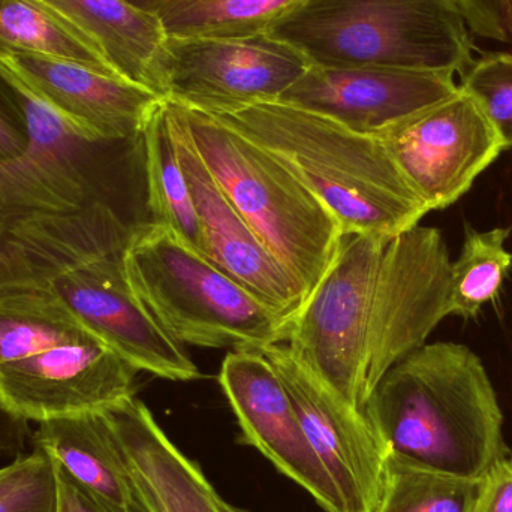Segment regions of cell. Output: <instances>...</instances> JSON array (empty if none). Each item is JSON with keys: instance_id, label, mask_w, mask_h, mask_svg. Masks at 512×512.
Listing matches in <instances>:
<instances>
[{"instance_id": "obj_10", "label": "cell", "mask_w": 512, "mask_h": 512, "mask_svg": "<svg viewBox=\"0 0 512 512\" xmlns=\"http://www.w3.org/2000/svg\"><path fill=\"white\" fill-rule=\"evenodd\" d=\"M259 352L282 379L310 444L339 490L345 512H376L388 447L366 411L346 402L285 342Z\"/></svg>"}, {"instance_id": "obj_1", "label": "cell", "mask_w": 512, "mask_h": 512, "mask_svg": "<svg viewBox=\"0 0 512 512\" xmlns=\"http://www.w3.org/2000/svg\"><path fill=\"white\" fill-rule=\"evenodd\" d=\"M29 134L0 162V286H47L105 256L122 255L153 225L143 135L93 137L57 113L0 60Z\"/></svg>"}, {"instance_id": "obj_8", "label": "cell", "mask_w": 512, "mask_h": 512, "mask_svg": "<svg viewBox=\"0 0 512 512\" xmlns=\"http://www.w3.org/2000/svg\"><path fill=\"white\" fill-rule=\"evenodd\" d=\"M309 68L268 33L251 38H167L159 63L162 96L203 113L279 101Z\"/></svg>"}, {"instance_id": "obj_6", "label": "cell", "mask_w": 512, "mask_h": 512, "mask_svg": "<svg viewBox=\"0 0 512 512\" xmlns=\"http://www.w3.org/2000/svg\"><path fill=\"white\" fill-rule=\"evenodd\" d=\"M176 105L228 200L307 297L345 236L339 222L273 153L210 114Z\"/></svg>"}, {"instance_id": "obj_4", "label": "cell", "mask_w": 512, "mask_h": 512, "mask_svg": "<svg viewBox=\"0 0 512 512\" xmlns=\"http://www.w3.org/2000/svg\"><path fill=\"white\" fill-rule=\"evenodd\" d=\"M210 116L273 153L324 204L345 236H397L429 213L379 138L282 101Z\"/></svg>"}, {"instance_id": "obj_18", "label": "cell", "mask_w": 512, "mask_h": 512, "mask_svg": "<svg viewBox=\"0 0 512 512\" xmlns=\"http://www.w3.org/2000/svg\"><path fill=\"white\" fill-rule=\"evenodd\" d=\"M32 441L111 511L143 512L104 412L42 421Z\"/></svg>"}, {"instance_id": "obj_19", "label": "cell", "mask_w": 512, "mask_h": 512, "mask_svg": "<svg viewBox=\"0 0 512 512\" xmlns=\"http://www.w3.org/2000/svg\"><path fill=\"white\" fill-rule=\"evenodd\" d=\"M44 2L92 38L120 77L162 96L159 63L167 35L158 15L129 0Z\"/></svg>"}, {"instance_id": "obj_33", "label": "cell", "mask_w": 512, "mask_h": 512, "mask_svg": "<svg viewBox=\"0 0 512 512\" xmlns=\"http://www.w3.org/2000/svg\"><path fill=\"white\" fill-rule=\"evenodd\" d=\"M129 2H131L132 5L138 6V8L144 9V11L153 12V14H155L156 9L164 5V3H167L168 0H129Z\"/></svg>"}, {"instance_id": "obj_16", "label": "cell", "mask_w": 512, "mask_h": 512, "mask_svg": "<svg viewBox=\"0 0 512 512\" xmlns=\"http://www.w3.org/2000/svg\"><path fill=\"white\" fill-rule=\"evenodd\" d=\"M0 60L57 113L104 140L140 137L165 101L147 87L72 60L42 54Z\"/></svg>"}, {"instance_id": "obj_14", "label": "cell", "mask_w": 512, "mask_h": 512, "mask_svg": "<svg viewBox=\"0 0 512 512\" xmlns=\"http://www.w3.org/2000/svg\"><path fill=\"white\" fill-rule=\"evenodd\" d=\"M122 255L87 262L53 286L99 339L140 372L168 381L200 379V369L185 346L165 333L132 291Z\"/></svg>"}, {"instance_id": "obj_32", "label": "cell", "mask_w": 512, "mask_h": 512, "mask_svg": "<svg viewBox=\"0 0 512 512\" xmlns=\"http://www.w3.org/2000/svg\"><path fill=\"white\" fill-rule=\"evenodd\" d=\"M29 423L17 420L0 409V456L18 457L26 450Z\"/></svg>"}, {"instance_id": "obj_20", "label": "cell", "mask_w": 512, "mask_h": 512, "mask_svg": "<svg viewBox=\"0 0 512 512\" xmlns=\"http://www.w3.org/2000/svg\"><path fill=\"white\" fill-rule=\"evenodd\" d=\"M98 337L53 285L0 286V364Z\"/></svg>"}, {"instance_id": "obj_13", "label": "cell", "mask_w": 512, "mask_h": 512, "mask_svg": "<svg viewBox=\"0 0 512 512\" xmlns=\"http://www.w3.org/2000/svg\"><path fill=\"white\" fill-rule=\"evenodd\" d=\"M457 92L448 72L309 65L279 101L379 138Z\"/></svg>"}, {"instance_id": "obj_9", "label": "cell", "mask_w": 512, "mask_h": 512, "mask_svg": "<svg viewBox=\"0 0 512 512\" xmlns=\"http://www.w3.org/2000/svg\"><path fill=\"white\" fill-rule=\"evenodd\" d=\"M379 140L429 212L457 203L505 150L492 123L460 87Z\"/></svg>"}, {"instance_id": "obj_23", "label": "cell", "mask_w": 512, "mask_h": 512, "mask_svg": "<svg viewBox=\"0 0 512 512\" xmlns=\"http://www.w3.org/2000/svg\"><path fill=\"white\" fill-rule=\"evenodd\" d=\"M301 0H168L156 9L167 38H251Z\"/></svg>"}, {"instance_id": "obj_15", "label": "cell", "mask_w": 512, "mask_h": 512, "mask_svg": "<svg viewBox=\"0 0 512 512\" xmlns=\"http://www.w3.org/2000/svg\"><path fill=\"white\" fill-rule=\"evenodd\" d=\"M167 105L180 161L200 219L204 256L285 319L289 327L306 298L303 289L267 251L228 200L198 155L177 105L171 101Z\"/></svg>"}, {"instance_id": "obj_25", "label": "cell", "mask_w": 512, "mask_h": 512, "mask_svg": "<svg viewBox=\"0 0 512 512\" xmlns=\"http://www.w3.org/2000/svg\"><path fill=\"white\" fill-rule=\"evenodd\" d=\"M478 484L388 450L376 512H466Z\"/></svg>"}, {"instance_id": "obj_28", "label": "cell", "mask_w": 512, "mask_h": 512, "mask_svg": "<svg viewBox=\"0 0 512 512\" xmlns=\"http://www.w3.org/2000/svg\"><path fill=\"white\" fill-rule=\"evenodd\" d=\"M469 30L512 44V0H457Z\"/></svg>"}, {"instance_id": "obj_11", "label": "cell", "mask_w": 512, "mask_h": 512, "mask_svg": "<svg viewBox=\"0 0 512 512\" xmlns=\"http://www.w3.org/2000/svg\"><path fill=\"white\" fill-rule=\"evenodd\" d=\"M140 370L99 337L0 364V409L42 421L104 411L135 396Z\"/></svg>"}, {"instance_id": "obj_5", "label": "cell", "mask_w": 512, "mask_h": 512, "mask_svg": "<svg viewBox=\"0 0 512 512\" xmlns=\"http://www.w3.org/2000/svg\"><path fill=\"white\" fill-rule=\"evenodd\" d=\"M268 35L331 68L462 75L474 62L457 0H301Z\"/></svg>"}, {"instance_id": "obj_30", "label": "cell", "mask_w": 512, "mask_h": 512, "mask_svg": "<svg viewBox=\"0 0 512 512\" xmlns=\"http://www.w3.org/2000/svg\"><path fill=\"white\" fill-rule=\"evenodd\" d=\"M29 146L26 122L5 81L0 78V162L12 161Z\"/></svg>"}, {"instance_id": "obj_31", "label": "cell", "mask_w": 512, "mask_h": 512, "mask_svg": "<svg viewBox=\"0 0 512 512\" xmlns=\"http://www.w3.org/2000/svg\"><path fill=\"white\" fill-rule=\"evenodd\" d=\"M54 468L57 478V512H114L72 480L56 463Z\"/></svg>"}, {"instance_id": "obj_3", "label": "cell", "mask_w": 512, "mask_h": 512, "mask_svg": "<svg viewBox=\"0 0 512 512\" xmlns=\"http://www.w3.org/2000/svg\"><path fill=\"white\" fill-rule=\"evenodd\" d=\"M364 411L388 450L436 471L475 480L510 454L492 381L460 343L415 349L385 373Z\"/></svg>"}, {"instance_id": "obj_26", "label": "cell", "mask_w": 512, "mask_h": 512, "mask_svg": "<svg viewBox=\"0 0 512 512\" xmlns=\"http://www.w3.org/2000/svg\"><path fill=\"white\" fill-rule=\"evenodd\" d=\"M460 77V89L477 102L504 149H512V54H486Z\"/></svg>"}, {"instance_id": "obj_7", "label": "cell", "mask_w": 512, "mask_h": 512, "mask_svg": "<svg viewBox=\"0 0 512 512\" xmlns=\"http://www.w3.org/2000/svg\"><path fill=\"white\" fill-rule=\"evenodd\" d=\"M122 261L132 291L182 346L259 352L286 340L285 319L167 228L141 231Z\"/></svg>"}, {"instance_id": "obj_34", "label": "cell", "mask_w": 512, "mask_h": 512, "mask_svg": "<svg viewBox=\"0 0 512 512\" xmlns=\"http://www.w3.org/2000/svg\"><path fill=\"white\" fill-rule=\"evenodd\" d=\"M234 512H249V511L242 510V508L234 507Z\"/></svg>"}, {"instance_id": "obj_22", "label": "cell", "mask_w": 512, "mask_h": 512, "mask_svg": "<svg viewBox=\"0 0 512 512\" xmlns=\"http://www.w3.org/2000/svg\"><path fill=\"white\" fill-rule=\"evenodd\" d=\"M11 54L59 57L119 75L101 47L44 0H0V57Z\"/></svg>"}, {"instance_id": "obj_2", "label": "cell", "mask_w": 512, "mask_h": 512, "mask_svg": "<svg viewBox=\"0 0 512 512\" xmlns=\"http://www.w3.org/2000/svg\"><path fill=\"white\" fill-rule=\"evenodd\" d=\"M451 262L441 231L343 236L318 285L289 322L286 345L364 411L385 373L447 318Z\"/></svg>"}, {"instance_id": "obj_27", "label": "cell", "mask_w": 512, "mask_h": 512, "mask_svg": "<svg viewBox=\"0 0 512 512\" xmlns=\"http://www.w3.org/2000/svg\"><path fill=\"white\" fill-rule=\"evenodd\" d=\"M0 512H57V478L44 451L20 454L0 469Z\"/></svg>"}, {"instance_id": "obj_17", "label": "cell", "mask_w": 512, "mask_h": 512, "mask_svg": "<svg viewBox=\"0 0 512 512\" xmlns=\"http://www.w3.org/2000/svg\"><path fill=\"white\" fill-rule=\"evenodd\" d=\"M102 412L143 512H234L140 399Z\"/></svg>"}, {"instance_id": "obj_12", "label": "cell", "mask_w": 512, "mask_h": 512, "mask_svg": "<svg viewBox=\"0 0 512 512\" xmlns=\"http://www.w3.org/2000/svg\"><path fill=\"white\" fill-rule=\"evenodd\" d=\"M219 384L236 415L245 444L306 490L327 512H345L339 490L310 444L291 397L262 352L231 351Z\"/></svg>"}, {"instance_id": "obj_21", "label": "cell", "mask_w": 512, "mask_h": 512, "mask_svg": "<svg viewBox=\"0 0 512 512\" xmlns=\"http://www.w3.org/2000/svg\"><path fill=\"white\" fill-rule=\"evenodd\" d=\"M143 143L153 225L167 228L180 242L204 256L200 219L180 161L167 99L147 123Z\"/></svg>"}, {"instance_id": "obj_29", "label": "cell", "mask_w": 512, "mask_h": 512, "mask_svg": "<svg viewBox=\"0 0 512 512\" xmlns=\"http://www.w3.org/2000/svg\"><path fill=\"white\" fill-rule=\"evenodd\" d=\"M466 512H512V456L502 457L480 478Z\"/></svg>"}, {"instance_id": "obj_24", "label": "cell", "mask_w": 512, "mask_h": 512, "mask_svg": "<svg viewBox=\"0 0 512 512\" xmlns=\"http://www.w3.org/2000/svg\"><path fill=\"white\" fill-rule=\"evenodd\" d=\"M511 228L477 231L465 225V242L456 262L451 264L447 316L477 318L487 303L501 295L512 267V254L505 248Z\"/></svg>"}]
</instances>
